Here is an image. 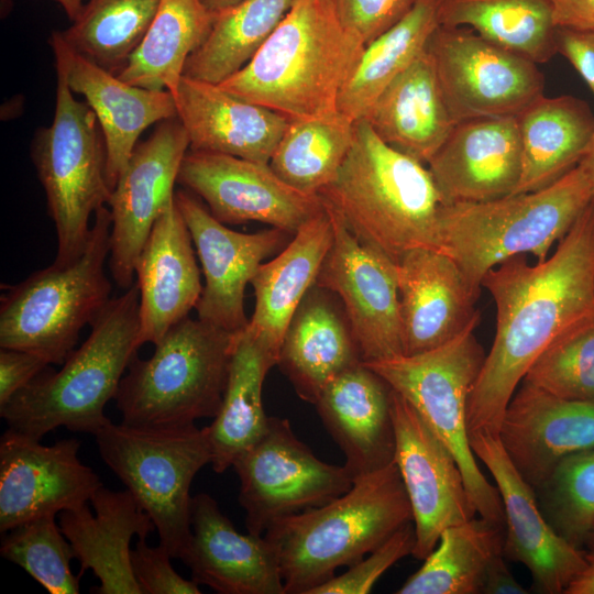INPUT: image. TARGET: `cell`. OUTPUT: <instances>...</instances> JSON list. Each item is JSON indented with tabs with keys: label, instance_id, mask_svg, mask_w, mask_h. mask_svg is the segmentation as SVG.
Here are the masks:
<instances>
[{
	"label": "cell",
	"instance_id": "obj_1",
	"mask_svg": "<svg viewBox=\"0 0 594 594\" xmlns=\"http://www.w3.org/2000/svg\"><path fill=\"white\" fill-rule=\"evenodd\" d=\"M496 306V331L470 394L469 436L498 433L508 403L537 359L594 321V198L556 251L531 265L514 256L482 280Z\"/></svg>",
	"mask_w": 594,
	"mask_h": 594
},
{
	"label": "cell",
	"instance_id": "obj_2",
	"mask_svg": "<svg viewBox=\"0 0 594 594\" xmlns=\"http://www.w3.org/2000/svg\"><path fill=\"white\" fill-rule=\"evenodd\" d=\"M364 47L332 0H294L253 58L219 86L288 119L329 116Z\"/></svg>",
	"mask_w": 594,
	"mask_h": 594
},
{
	"label": "cell",
	"instance_id": "obj_3",
	"mask_svg": "<svg viewBox=\"0 0 594 594\" xmlns=\"http://www.w3.org/2000/svg\"><path fill=\"white\" fill-rule=\"evenodd\" d=\"M318 195L361 242L395 262L413 249L439 251L442 199L429 169L383 142L364 119L337 177Z\"/></svg>",
	"mask_w": 594,
	"mask_h": 594
},
{
	"label": "cell",
	"instance_id": "obj_4",
	"mask_svg": "<svg viewBox=\"0 0 594 594\" xmlns=\"http://www.w3.org/2000/svg\"><path fill=\"white\" fill-rule=\"evenodd\" d=\"M413 522L395 462L354 481L336 499L274 521L263 535L275 552L285 594H310Z\"/></svg>",
	"mask_w": 594,
	"mask_h": 594
},
{
	"label": "cell",
	"instance_id": "obj_5",
	"mask_svg": "<svg viewBox=\"0 0 594 594\" xmlns=\"http://www.w3.org/2000/svg\"><path fill=\"white\" fill-rule=\"evenodd\" d=\"M90 326L87 339L61 370L47 366L0 407L8 428L41 440L58 427L95 435L110 421L105 407L116 398L122 375L139 350L136 283L111 298Z\"/></svg>",
	"mask_w": 594,
	"mask_h": 594
},
{
	"label": "cell",
	"instance_id": "obj_6",
	"mask_svg": "<svg viewBox=\"0 0 594 594\" xmlns=\"http://www.w3.org/2000/svg\"><path fill=\"white\" fill-rule=\"evenodd\" d=\"M593 198L591 180L578 164L539 190L442 205L439 251L454 260L477 297L486 273L506 260L531 254L544 261Z\"/></svg>",
	"mask_w": 594,
	"mask_h": 594
},
{
	"label": "cell",
	"instance_id": "obj_7",
	"mask_svg": "<svg viewBox=\"0 0 594 594\" xmlns=\"http://www.w3.org/2000/svg\"><path fill=\"white\" fill-rule=\"evenodd\" d=\"M94 215L88 242L77 258L53 263L6 286L0 298V348L30 351L62 365L75 350L81 329L111 299L105 271L111 215L106 206Z\"/></svg>",
	"mask_w": 594,
	"mask_h": 594
},
{
	"label": "cell",
	"instance_id": "obj_8",
	"mask_svg": "<svg viewBox=\"0 0 594 594\" xmlns=\"http://www.w3.org/2000/svg\"><path fill=\"white\" fill-rule=\"evenodd\" d=\"M233 336L199 318L173 326L150 358L132 359L114 398L121 422L183 426L213 418L227 385Z\"/></svg>",
	"mask_w": 594,
	"mask_h": 594
},
{
	"label": "cell",
	"instance_id": "obj_9",
	"mask_svg": "<svg viewBox=\"0 0 594 594\" xmlns=\"http://www.w3.org/2000/svg\"><path fill=\"white\" fill-rule=\"evenodd\" d=\"M50 40L56 63V106L52 124L38 130L34 139L32 160L56 229L54 263L63 265L82 253L91 231L89 218L108 204L112 190L97 117L87 102L75 99L67 82L59 31Z\"/></svg>",
	"mask_w": 594,
	"mask_h": 594
},
{
	"label": "cell",
	"instance_id": "obj_10",
	"mask_svg": "<svg viewBox=\"0 0 594 594\" xmlns=\"http://www.w3.org/2000/svg\"><path fill=\"white\" fill-rule=\"evenodd\" d=\"M479 321L429 351L363 363L406 398L452 452L479 516L505 527L499 492L479 468L466 424L470 394L486 355L474 334Z\"/></svg>",
	"mask_w": 594,
	"mask_h": 594
},
{
	"label": "cell",
	"instance_id": "obj_11",
	"mask_svg": "<svg viewBox=\"0 0 594 594\" xmlns=\"http://www.w3.org/2000/svg\"><path fill=\"white\" fill-rule=\"evenodd\" d=\"M108 468L150 515L165 546L182 559L191 538L190 486L211 463L207 427L132 426L111 420L95 435Z\"/></svg>",
	"mask_w": 594,
	"mask_h": 594
},
{
	"label": "cell",
	"instance_id": "obj_12",
	"mask_svg": "<svg viewBox=\"0 0 594 594\" xmlns=\"http://www.w3.org/2000/svg\"><path fill=\"white\" fill-rule=\"evenodd\" d=\"M248 532L263 536L276 520L322 506L354 481L342 465L327 463L294 433L288 419L270 417L264 435L233 462Z\"/></svg>",
	"mask_w": 594,
	"mask_h": 594
},
{
	"label": "cell",
	"instance_id": "obj_13",
	"mask_svg": "<svg viewBox=\"0 0 594 594\" xmlns=\"http://www.w3.org/2000/svg\"><path fill=\"white\" fill-rule=\"evenodd\" d=\"M427 51L455 123L516 117L543 95L538 64L508 52L466 26L439 25Z\"/></svg>",
	"mask_w": 594,
	"mask_h": 594
},
{
	"label": "cell",
	"instance_id": "obj_14",
	"mask_svg": "<svg viewBox=\"0 0 594 594\" xmlns=\"http://www.w3.org/2000/svg\"><path fill=\"white\" fill-rule=\"evenodd\" d=\"M323 202L331 215L333 240L316 285L339 297L363 362L404 354L396 262L361 242Z\"/></svg>",
	"mask_w": 594,
	"mask_h": 594
},
{
	"label": "cell",
	"instance_id": "obj_15",
	"mask_svg": "<svg viewBox=\"0 0 594 594\" xmlns=\"http://www.w3.org/2000/svg\"><path fill=\"white\" fill-rule=\"evenodd\" d=\"M394 462L413 512L416 543L411 556L424 560L441 532L477 514L462 471L447 446L415 407L392 389Z\"/></svg>",
	"mask_w": 594,
	"mask_h": 594
},
{
	"label": "cell",
	"instance_id": "obj_16",
	"mask_svg": "<svg viewBox=\"0 0 594 594\" xmlns=\"http://www.w3.org/2000/svg\"><path fill=\"white\" fill-rule=\"evenodd\" d=\"M189 139L177 118L162 121L138 144L108 201L111 215L109 268L113 280L128 289L135 264L158 216L174 198V185Z\"/></svg>",
	"mask_w": 594,
	"mask_h": 594
},
{
	"label": "cell",
	"instance_id": "obj_17",
	"mask_svg": "<svg viewBox=\"0 0 594 594\" xmlns=\"http://www.w3.org/2000/svg\"><path fill=\"white\" fill-rule=\"evenodd\" d=\"M177 183L229 224L257 221L295 234L324 207L320 195L295 189L268 164L213 152L188 150Z\"/></svg>",
	"mask_w": 594,
	"mask_h": 594
},
{
	"label": "cell",
	"instance_id": "obj_18",
	"mask_svg": "<svg viewBox=\"0 0 594 594\" xmlns=\"http://www.w3.org/2000/svg\"><path fill=\"white\" fill-rule=\"evenodd\" d=\"M175 202L187 224L205 276L196 306L198 318L235 333L249 324L244 292L265 258L278 253L294 234L278 229L254 233L234 231L216 219L187 190L175 191Z\"/></svg>",
	"mask_w": 594,
	"mask_h": 594
},
{
	"label": "cell",
	"instance_id": "obj_19",
	"mask_svg": "<svg viewBox=\"0 0 594 594\" xmlns=\"http://www.w3.org/2000/svg\"><path fill=\"white\" fill-rule=\"evenodd\" d=\"M80 442L40 439L8 428L0 438V531L77 508L103 484L78 457Z\"/></svg>",
	"mask_w": 594,
	"mask_h": 594
},
{
	"label": "cell",
	"instance_id": "obj_20",
	"mask_svg": "<svg viewBox=\"0 0 594 594\" xmlns=\"http://www.w3.org/2000/svg\"><path fill=\"white\" fill-rule=\"evenodd\" d=\"M471 448L491 472L505 517V558L524 564L532 588L542 594H564L583 571L585 552L561 537L544 518L535 490L524 480L497 435H470Z\"/></svg>",
	"mask_w": 594,
	"mask_h": 594
},
{
	"label": "cell",
	"instance_id": "obj_21",
	"mask_svg": "<svg viewBox=\"0 0 594 594\" xmlns=\"http://www.w3.org/2000/svg\"><path fill=\"white\" fill-rule=\"evenodd\" d=\"M497 436L516 470L536 492L564 458L594 448V402L560 398L521 382Z\"/></svg>",
	"mask_w": 594,
	"mask_h": 594
},
{
	"label": "cell",
	"instance_id": "obj_22",
	"mask_svg": "<svg viewBox=\"0 0 594 594\" xmlns=\"http://www.w3.org/2000/svg\"><path fill=\"white\" fill-rule=\"evenodd\" d=\"M427 164L442 205L514 194L522 169L516 117L458 122Z\"/></svg>",
	"mask_w": 594,
	"mask_h": 594
},
{
	"label": "cell",
	"instance_id": "obj_23",
	"mask_svg": "<svg viewBox=\"0 0 594 594\" xmlns=\"http://www.w3.org/2000/svg\"><path fill=\"white\" fill-rule=\"evenodd\" d=\"M190 524L191 538L180 560L198 585L220 594H285L265 537L240 534L210 495L193 496Z\"/></svg>",
	"mask_w": 594,
	"mask_h": 594
},
{
	"label": "cell",
	"instance_id": "obj_24",
	"mask_svg": "<svg viewBox=\"0 0 594 594\" xmlns=\"http://www.w3.org/2000/svg\"><path fill=\"white\" fill-rule=\"evenodd\" d=\"M404 354H417L453 339L480 319L476 296L452 257L426 248L396 261Z\"/></svg>",
	"mask_w": 594,
	"mask_h": 594
},
{
	"label": "cell",
	"instance_id": "obj_25",
	"mask_svg": "<svg viewBox=\"0 0 594 594\" xmlns=\"http://www.w3.org/2000/svg\"><path fill=\"white\" fill-rule=\"evenodd\" d=\"M193 240L174 198L156 219L135 264L139 348L156 344L196 308L202 285Z\"/></svg>",
	"mask_w": 594,
	"mask_h": 594
},
{
	"label": "cell",
	"instance_id": "obj_26",
	"mask_svg": "<svg viewBox=\"0 0 594 594\" xmlns=\"http://www.w3.org/2000/svg\"><path fill=\"white\" fill-rule=\"evenodd\" d=\"M88 504L58 514L59 527L79 562L78 576L91 570L98 594H142L131 564L130 543L134 536L146 539L155 530L150 515L129 490L112 491L103 485Z\"/></svg>",
	"mask_w": 594,
	"mask_h": 594
},
{
	"label": "cell",
	"instance_id": "obj_27",
	"mask_svg": "<svg viewBox=\"0 0 594 594\" xmlns=\"http://www.w3.org/2000/svg\"><path fill=\"white\" fill-rule=\"evenodd\" d=\"M189 150L268 164L289 119L219 85L183 76L174 95Z\"/></svg>",
	"mask_w": 594,
	"mask_h": 594
},
{
	"label": "cell",
	"instance_id": "obj_28",
	"mask_svg": "<svg viewBox=\"0 0 594 594\" xmlns=\"http://www.w3.org/2000/svg\"><path fill=\"white\" fill-rule=\"evenodd\" d=\"M315 407L353 481L394 462L392 388L363 362L336 376Z\"/></svg>",
	"mask_w": 594,
	"mask_h": 594
},
{
	"label": "cell",
	"instance_id": "obj_29",
	"mask_svg": "<svg viewBox=\"0 0 594 594\" xmlns=\"http://www.w3.org/2000/svg\"><path fill=\"white\" fill-rule=\"evenodd\" d=\"M361 362L339 297L315 284L286 328L276 365L297 395L315 405L336 376Z\"/></svg>",
	"mask_w": 594,
	"mask_h": 594
},
{
	"label": "cell",
	"instance_id": "obj_30",
	"mask_svg": "<svg viewBox=\"0 0 594 594\" xmlns=\"http://www.w3.org/2000/svg\"><path fill=\"white\" fill-rule=\"evenodd\" d=\"M63 42L67 82L73 92L85 97L97 117L107 150V180L113 190L142 132L156 122L177 118L174 96L168 90L128 84Z\"/></svg>",
	"mask_w": 594,
	"mask_h": 594
},
{
	"label": "cell",
	"instance_id": "obj_31",
	"mask_svg": "<svg viewBox=\"0 0 594 594\" xmlns=\"http://www.w3.org/2000/svg\"><path fill=\"white\" fill-rule=\"evenodd\" d=\"M324 205V202H323ZM333 223L324 205L251 280L255 308L248 329L278 360L286 328L297 307L316 284L332 244Z\"/></svg>",
	"mask_w": 594,
	"mask_h": 594
},
{
	"label": "cell",
	"instance_id": "obj_32",
	"mask_svg": "<svg viewBox=\"0 0 594 594\" xmlns=\"http://www.w3.org/2000/svg\"><path fill=\"white\" fill-rule=\"evenodd\" d=\"M363 119L387 145L424 164L430 161L457 123L427 48L383 90Z\"/></svg>",
	"mask_w": 594,
	"mask_h": 594
},
{
	"label": "cell",
	"instance_id": "obj_33",
	"mask_svg": "<svg viewBox=\"0 0 594 594\" xmlns=\"http://www.w3.org/2000/svg\"><path fill=\"white\" fill-rule=\"evenodd\" d=\"M522 169L514 194L544 188L573 169L594 134V114L576 97L537 98L516 116Z\"/></svg>",
	"mask_w": 594,
	"mask_h": 594
},
{
	"label": "cell",
	"instance_id": "obj_34",
	"mask_svg": "<svg viewBox=\"0 0 594 594\" xmlns=\"http://www.w3.org/2000/svg\"><path fill=\"white\" fill-rule=\"evenodd\" d=\"M277 364L266 346L248 329L235 332L227 385L218 414L206 426L211 448V468L223 473L237 458L266 431L262 389L270 370Z\"/></svg>",
	"mask_w": 594,
	"mask_h": 594
},
{
	"label": "cell",
	"instance_id": "obj_35",
	"mask_svg": "<svg viewBox=\"0 0 594 594\" xmlns=\"http://www.w3.org/2000/svg\"><path fill=\"white\" fill-rule=\"evenodd\" d=\"M216 16L201 0H160L147 32L118 77L174 96L188 57L206 41Z\"/></svg>",
	"mask_w": 594,
	"mask_h": 594
},
{
	"label": "cell",
	"instance_id": "obj_36",
	"mask_svg": "<svg viewBox=\"0 0 594 594\" xmlns=\"http://www.w3.org/2000/svg\"><path fill=\"white\" fill-rule=\"evenodd\" d=\"M440 0H416L409 12L365 45L338 97V111L353 121L365 117L383 90L428 45L440 25Z\"/></svg>",
	"mask_w": 594,
	"mask_h": 594
},
{
	"label": "cell",
	"instance_id": "obj_37",
	"mask_svg": "<svg viewBox=\"0 0 594 594\" xmlns=\"http://www.w3.org/2000/svg\"><path fill=\"white\" fill-rule=\"evenodd\" d=\"M440 25L472 29L486 41L536 64L557 52L548 0H440Z\"/></svg>",
	"mask_w": 594,
	"mask_h": 594
},
{
	"label": "cell",
	"instance_id": "obj_38",
	"mask_svg": "<svg viewBox=\"0 0 594 594\" xmlns=\"http://www.w3.org/2000/svg\"><path fill=\"white\" fill-rule=\"evenodd\" d=\"M504 527L482 517L446 528L397 594H482L491 562L504 553Z\"/></svg>",
	"mask_w": 594,
	"mask_h": 594
},
{
	"label": "cell",
	"instance_id": "obj_39",
	"mask_svg": "<svg viewBox=\"0 0 594 594\" xmlns=\"http://www.w3.org/2000/svg\"><path fill=\"white\" fill-rule=\"evenodd\" d=\"M355 122L340 111L318 118L289 119L268 165L295 189L318 195L346 158Z\"/></svg>",
	"mask_w": 594,
	"mask_h": 594
},
{
	"label": "cell",
	"instance_id": "obj_40",
	"mask_svg": "<svg viewBox=\"0 0 594 594\" xmlns=\"http://www.w3.org/2000/svg\"><path fill=\"white\" fill-rule=\"evenodd\" d=\"M294 0H244L217 13L212 29L187 59L184 76L219 85L257 53Z\"/></svg>",
	"mask_w": 594,
	"mask_h": 594
},
{
	"label": "cell",
	"instance_id": "obj_41",
	"mask_svg": "<svg viewBox=\"0 0 594 594\" xmlns=\"http://www.w3.org/2000/svg\"><path fill=\"white\" fill-rule=\"evenodd\" d=\"M160 0H88L59 31L77 54L119 75L147 32Z\"/></svg>",
	"mask_w": 594,
	"mask_h": 594
},
{
	"label": "cell",
	"instance_id": "obj_42",
	"mask_svg": "<svg viewBox=\"0 0 594 594\" xmlns=\"http://www.w3.org/2000/svg\"><path fill=\"white\" fill-rule=\"evenodd\" d=\"M2 535L1 557L21 566L48 593H79L80 578L70 570L75 553L56 515L33 518Z\"/></svg>",
	"mask_w": 594,
	"mask_h": 594
},
{
	"label": "cell",
	"instance_id": "obj_43",
	"mask_svg": "<svg viewBox=\"0 0 594 594\" xmlns=\"http://www.w3.org/2000/svg\"><path fill=\"white\" fill-rule=\"evenodd\" d=\"M536 495L551 527L574 547L585 546L594 525V448L564 458Z\"/></svg>",
	"mask_w": 594,
	"mask_h": 594
},
{
	"label": "cell",
	"instance_id": "obj_44",
	"mask_svg": "<svg viewBox=\"0 0 594 594\" xmlns=\"http://www.w3.org/2000/svg\"><path fill=\"white\" fill-rule=\"evenodd\" d=\"M522 382L560 398L594 402V321L552 343Z\"/></svg>",
	"mask_w": 594,
	"mask_h": 594
},
{
	"label": "cell",
	"instance_id": "obj_45",
	"mask_svg": "<svg viewBox=\"0 0 594 594\" xmlns=\"http://www.w3.org/2000/svg\"><path fill=\"white\" fill-rule=\"evenodd\" d=\"M416 543L414 522L398 529L386 541L369 553L367 558L349 566L317 586L310 594H366L377 580L402 558L411 554Z\"/></svg>",
	"mask_w": 594,
	"mask_h": 594
},
{
	"label": "cell",
	"instance_id": "obj_46",
	"mask_svg": "<svg viewBox=\"0 0 594 594\" xmlns=\"http://www.w3.org/2000/svg\"><path fill=\"white\" fill-rule=\"evenodd\" d=\"M170 559L165 546L151 547L146 539L138 540L131 550V564L142 594H200L199 585L178 574Z\"/></svg>",
	"mask_w": 594,
	"mask_h": 594
},
{
	"label": "cell",
	"instance_id": "obj_47",
	"mask_svg": "<svg viewBox=\"0 0 594 594\" xmlns=\"http://www.w3.org/2000/svg\"><path fill=\"white\" fill-rule=\"evenodd\" d=\"M342 24L364 44L389 30L413 8L416 0H332Z\"/></svg>",
	"mask_w": 594,
	"mask_h": 594
},
{
	"label": "cell",
	"instance_id": "obj_48",
	"mask_svg": "<svg viewBox=\"0 0 594 594\" xmlns=\"http://www.w3.org/2000/svg\"><path fill=\"white\" fill-rule=\"evenodd\" d=\"M50 363L41 355L20 349L0 350V407L30 384Z\"/></svg>",
	"mask_w": 594,
	"mask_h": 594
},
{
	"label": "cell",
	"instance_id": "obj_49",
	"mask_svg": "<svg viewBox=\"0 0 594 594\" xmlns=\"http://www.w3.org/2000/svg\"><path fill=\"white\" fill-rule=\"evenodd\" d=\"M557 52L563 55L594 95V29H557Z\"/></svg>",
	"mask_w": 594,
	"mask_h": 594
},
{
	"label": "cell",
	"instance_id": "obj_50",
	"mask_svg": "<svg viewBox=\"0 0 594 594\" xmlns=\"http://www.w3.org/2000/svg\"><path fill=\"white\" fill-rule=\"evenodd\" d=\"M558 28L594 29V0H548Z\"/></svg>",
	"mask_w": 594,
	"mask_h": 594
},
{
	"label": "cell",
	"instance_id": "obj_51",
	"mask_svg": "<svg viewBox=\"0 0 594 594\" xmlns=\"http://www.w3.org/2000/svg\"><path fill=\"white\" fill-rule=\"evenodd\" d=\"M504 553L490 564L485 575L482 594H526V590L512 574L504 561Z\"/></svg>",
	"mask_w": 594,
	"mask_h": 594
},
{
	"label": "cell",
	"instance_id": "obj_52",
	"mask_svg": "<svg viewBox=\"0 0 594 594\" xmlns=\"http://www.w3.org/2000/svg\"><path fill=\"white\" fill-rule=\"evenodd\" d=\"M583 571L569 584L564 594H594V549L585 552Z\"/></svg>",
	"mask_w": 594,
	"mask_h": 594
},
{
	"label": "cell",
	"instance_id": "obj_53",
	"mask_svg": "<svg viewBox=\"0 0 594 594\" xmlns=\"http://www.w3.org/2000/svg\"><path fill=\"white\" fill-rule=\"evenodd\" d=\"M583 169L585 170L586 175L588 176L591 184L594 189V134L587 145V148L582 157V160L579 163Z\"/></svg>",
	"mask_w": 594,
	"mask_h": 594
},
{
	"label": "cell",
	"instance_id": "obj_54",
	"mask_svg": "<svg viewBox=\"0 0 594 594\" xmlns=\"http://www.w3.org/2000/svg\"><path fill=\"white\" fill-rule=\"evenodd\" d=\"M57 2L63 10L65 11L66 15L72 20H76L79 15L82 7H84V0H54Z\"/></svg>",
	"mask_w": 594,
	"mask_h": 594
},
{
	"label": "cell",
	"instance_id": "obj_55",
	"mask_svg": "<svg viewBox=\"0 0 594 594\" xmlns=\"http://www.w3.org/2000/svg\"><path fill=\"white\" fill-rule=\"evenodd\" d=\"M206 8L213 12L219 13L223 10H227L229 8H232L239 3H241L244 0H201Z\"/></svg>",
	"mask_w": 594,
	"mask_h": 594
},
{
	"label": "cell",
	"instance_id": "obj_56",
	"mask_svg": "<svg viewBox=\"0 0 594 594\" xmlns=\"http://www.w3.org/2000/svg\"><path fill=\"white\" fill-rule=\"evenodd\" d=\"M1 16H6L11 9V0H0Z\"/></svg>",
	"mask_w": 594,
	"mask_h": 594
},
{
	"label": "cell",
	"instance_id": "obj_57",
	"mask_svg": "<svg viewBox=\"0 0 594 594\" xmlns=\"http://www.w3.org/2000/svg\"><path fill=\"white\" fill-rule=\"evenodd\" d=\"M585 546L590 547V549H594V525L588 534Z\"/></svg>",
	"mask_w": 594,
	"mask_h": 594
}]
</instances>
